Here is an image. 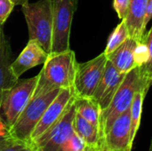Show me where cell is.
Wrapping results in <instances>:
<instances>
[{
  "mask_svg": "<svg viewBox=\"0 0 152 151\" xmlns=\"http://www.w3.org/2000/svg\"><path fill=\"white\" fill-rule=\"evenodd\" d=\"M74 51L50 53L37 75V82L32 97L55 89H74L77 67Z\"/></svg>",
  "mask_w": 152,
  "mask_h": 151,
  "instance_id": "1",
  "label": "cell"
},
{
  "mask_svg": "<svg viewBox=\"0 0 152 151\" xmlns=\"http://www.w3.org/2000/svg\"><path fill=\"white\" fill-rule=\"evenodd\" d=\"M141 90L148 92L140 68L136 67L126 73L122 84L116 92L110 105L101 112L99 135L100 140L109 132L114 121L130 109L135 93Z\"/></svg>",
  "mask_w": 152,
  "mask_h": 151,
  "instance_id": "2",
  "label": "cell"
},
{
  "mask_svg": "<svg viewBox=\"0 0 152 151\" xmlns=\"http://www.w3.org/2000/svg\"><path fill=\"white\" fill-rule=\"evenodd\" d=\"M30 40H36L50 53L53 41V15L49 0H38L21 5Z\"/></svg>",
  "mask_w": 152,
  "mask_h": 151,
  "instance_id": "3",
  "label": "cell"
},
{
  "mask_svg": "<svg viewBox=\"0 0 152 151\" xmlns=\"http://www.w3.org/2000/svg\"><path fill=\"white\" fill-rule=\"evenodd\" d=\"M61 89L31 97L15 123L10 127V133L15 141L29 142L30 136L47 107L58 95Z\"/></svg>",
  "mask_w": 152,
  "mask_h": 151,
  "instance_id": "4",
  "label": "cell"
},
{
  "mask_svg": "<svg viewBox=\"0 0 152 151\" xmlns=\"http://www.w3.org/2000/svg\"><path fill=\"white\" fill-rule=\"evenodd\" d=\"M53 15V41L51 53L70 49V29L78 0H49Z\"/></svg>",
  "mask_w": 152,
  "mask_h": 151,
  "instance_id": "5",
  "label": "cell"
},
{
  "mask_svg": "<svg viewBox=\"0 0 152 151\" xmlns=\"http://www.w3.org/2000/svg\"><path fill=\"white\" fill-rule=\"evenodd\" d=\"M37 82V76L21 80L19 79L12 87L3 94L0 102V117L9 127L15 123L31 99Z\"/></svg>",
  "mask_w": 152,
  "mask_h": 151,
  "instance_id": "6",
  "label": "cell"
},
{
  "mask_svg": "<svg viewBox=\"0 0 152 151\" xmlns=\"http://www.w3.org/2000/svg\"><path fill=\"white\" fill-rule=\"evenodd\" d=\"M75 97L61 118L41 136L30 142L34 151H59L66 141L74 133L76 116Z\"/></svg>",
  "mask_w": 152,
  "mask_h": 151,
  "instance_id": "7",
  "label": "cell"
},
{
  "mask_svg": "<svg viewBox=\"0 0 152 151\" xmlns=\"http://www.w3.org/2000/svg\"><path fill=\"white\" fill-rule=\"evenodd\" d=\"M107 61V55L102 53L86 62L77 63L74 81L76 97H93L104 73Z\"/></svg>",
  "mask_w": 152,
  "mask_h": 151,
  "instance_id": "8",
  "label": "cell"
},
{
  "mask_svg": "<svg viewBox=\"0 0 152 151\" xmlns=\"http://www.w3.org/2000/svg\"><path fill=\"white\" fill-rule=\"evenodd\" d=\"M130 109L119 116L99 142V151H132Z\"/></svg>",
  "mask_w": 152,
  "mask_h": 151,
  "instance_id": "9",
  "label": "cell"
},
{
  "mask_svg": "<svg viewBox=\"0 0 152 151\" xmlns=\"http://www.w3.org/2000/svg\"><path fill=\"white\" fill-rule=\"evenodd\" d=\"M74 97V89H61L58 95L47 107L40 121L35 127L30 136L29 143L41 136L61 118Z\"/></svg>",
  "mask_w": 152,
  "mask_h": 151,
  "instance_id": "10",
  "label": "cell"
},
{
  "mask_svg": "<svg viewBox=\"0 0 152 151\" xmlns=\"http://www.w3.org/2000/svg\"><path fill=\"white\" fill-rule=\"evenodd\" d=\"M126 75V73L119 71L109 60L107 61L104 73L92 97L99 104L102 110L110 105Z\"/></svg>",
  "mask_w": 152,
  "mask_h": 151,
  "instance_id": "11",
  "label": "cell"
},
{
  "mask_svg": "<svg viewBox=\"0 0 152 151\" xmlns=\"http://www.w3.org/2000/svg\"><path fill=\"white\" fill-rule=\"evenodd\" d=\"M48 54L49 53H46L36 40L28 39L26 47L21 51L17 59L11 63V71L12 75L17 79H20L21 75L27 70L44 64Z\"/></svg>",
  "mask_w": 152,
  "mask_h": 151,
  "instance_id": "12",
  "label": "cell"
},
{
  "mask_svg": "<svg viewBox=\"0 0 152 151\" xmlns=\"http://www.w3.org/2000/svg\"><path fill=\"white\" fill-rule=\"evenodd\" d=\"M147 0H131L126 16L123 19L126 24L129 36L142 42L145 36L144 19Z\"/></svg>",
  "mask_w": 152,
  "mask_h": 151,
  "instance_id": "13",
  "label": "cell"
},
{
  "mask_svg": "<svg viewBox=\"0 0 152 151\" xmlns=\"http://www.w3.org/2000/svg\"><path fill=\"white\" fill-rule=\"evenodd\" d=\"M11 46L6 39L2 26L0 27V102L3 94L12 87L17 79L11 71Z\"/></svg>",
  "mask_w": 152,
  "mask_h": 151,
  "instance_id": "14",
  "label": "cell"
},
{
  "mask_svg": "<svg viewBox=\"0 0 152 151\" xmlns=\"http://www.w3.org/2000/svg\"><path fill=\"white\" fill-rule=\"evenodd\" d=\"M139 42L132 37H128L115 51L107 55L108 60L121 72L127 73L136 68L134 53Z\"/></svg>",
  "mask_w": 152,
  "mask_h": 151,
  "instance_id": "15",
  "label": "cell"
},
{
  "mask_svg": "<svg viewBox=\"0 0 152 151\" xmlns=\"http://www.w3.org/2000/svg\"><path fill=\"white\" fill-rule=\"evenodd\" d=\"M75 105L77 113L99 130L102 112L99 104L93 98H82L75 96Z\"/></svg>",
  "mask_w": 152,
  "mask_h": 151,
  "instance_id": "16",
  "label": "cell"
},
{
  "mask_svg": "<svg viewBox=\"0 0 152 151\" xmlns=\"http://www.w3.org/2000/svg\"><path fill=\"white\" fill-rule=\"evenodd\" d=\"M73 126L74 131L85 141L86 146L98 147L100 140L98 128L94 126L77 113H76Z\"/></svg>",
  "mask_w": 152,
  "mask_h": 151,
  "instance_id": "17",
  "label": "cell"
},
{
  "mask_svg": "<svg viewBox=\"0 0 152 151\" xmlns=\"http://www.w3.org/2000/svg\"><path fill=\"white\" fill-rule=\"evenodd\" d=\"M148 92L145 90H141L137 92L134 97L133 102L130 107V117H131V133H130V142L134 145V142L141 124V117L142 112V103L144 98Z\"/></svg>",
  "mask_w": 152,
  "mask_h": 151,
  "instance_id": "18",
  "label": "cell"
},
{
  "mask_svg": "<svg viewBox=\"0 0 152 151\" xmlns=\"http://www.w3.org/2000/svg\"><path fill=\"white\" fill-rule=\"evenodd\" d=\"M128 37H129V32H128L125 20H122V21L115 28L113 32L110 34L108 39L106 48L103 53L106 55L111 53L118 46H120Z\"/></svg>",
  "mask_w": 152,
  "mask_h": 151,
  "instance_id": "19",
  "label": "cell"
},
{
  "mask_svg": "<svg viewBox=\"0 0 152 151\" xmlns=\"http://www.w3.org/2000/svg\"><path fill=\"white\" fill-rule=\"evenodd\" d=\"M143 40L148 46L150 56H149L148 61L144 65H142V67H139V68H140L141 74L144 79V82H145L147 87L150 89L151 85H152V26L150 31L147 33V35L144 36Z\"/></svg>",
  "mask_w": 152,
  "mask_h": 151,
  "instance_id": "20",
  "label": "cell"
},
{
  "mask_svg": "<svg viewBox=\"0 0 152 151\" xmlns=\"http://www.w3.org/2000/svg\"><path fill=\"white\" fill-rule=\"evenodd\" d=\"M86 143L85 141L74 132V133L61 147L59 151H86Z\"/></svg>",
  "mask_w": 152,
  "mask_h": 151,
  "instance_id": "21",
  "label": "cell"
},
{
  "mask_svg": "<svg viewBox=\"0 0 152 151\" xmlns=\"http://www.w3.org/2000/svg\"><path fill=\"white\" fill-rule=\"evenodd\" d=\"M149 56L150 53H149L148 46L144 42V40H142V42L138 43L134 53V62L136 67H142V65H144L148 61Z\"/></svg>",
  "mask_w": 152,
  "mask_h": 151,
  "instance_id": "22",
  "label": "cell"
},
{
  "mask_svg": "<svg viewBox=\"0 0 152 151\" xmlns=\"http://www.w3.org/2000/svg\"><path fill=\"white\" fill-rule=\"evenodd\" d=\"M15 142L10 133V127L0 117V150Z\"/></svg>",
  "mask_w": 152,
  "mask_h": 151,
  "instance_id": "23",
  "label": "cell"
},
{
  "mask_svg": "<svg viewBox=\"0 0 152 151\" xmlns=\"http://www.w3.org/2000/svg\"><path fill=\"white\" fill-rule=\"evenodd\" d=\"M14 7L11 0H0V25L2 26L10 16Z\"/></svg>",
  "mask_w": 152,
  "mask_h": 151,
  "instance_id": "24",
  "label": "cell"
},
{
  "mask_svg": "<svg viewBox=\"0 0 152 151\" xmlns=\"http://www.w3.org/2000/svg\"><path fill=\"white\" fill-rule=\"evenodd\" d=\"M130 2L131 0H114L113 1V7L116 12L118 13L119 19L123 20L126 16Z\"/></svg>",
  "mask_w": 152,
  "mask_h": 151,
  "instance_id": "25",
  "label": "cell"
},
{
  "mask_svg": "<svg viewBox=\"0 0 152 151\" xmlns=\"http://www.w3.org/2000/svg\"><path fill=\"white\" fill-rule=\"evenodd\" d=\"M0 151H34V150L29 142L15 141Z\"/></svg>",
  "mask_w": 152,
  "mask_h": 151,
  "instance_id": "26",
  "label": "cell"
},
{
  "mask_svg": "<svg viewBox=\"0 0 152 151\" xmlns=\"http://www.w3.org/2000/svg\"><path fill=\"white\" fill-rule=\"evenodd\" d=\"M152 18V0H147L146 4V13H145V19H144V27L146 28L149 21Z\"/></svg>",
  "mask_w": 152,
  "mask_h": 151,
  "instance_id": "27",
  "label": "cell"
},
{
  "mask_svg": "<svg viewBox=\"0 0 152 151\" xmlns=\"http://www.w3.org/2000/svg\"><path fill=\"white\" fill-rule=\"evenodd\" d=\"M14 5H23L28 3V0H11Z\"/></svg>",
  "mask_w": 152,
  "mask_h": 151,
  "instance_id": "28",
  "label": "cell"
},
{
  "mask_svg": "<svg viewBox=\"0 0 152 151\" xmlns=\"http://www.w3.org/2000/svg\"><path fill=\"white\" fill-rule=\"evenodd\" d=\"M86 151H99L98 147H91V146H86Z\"/></svg>",
  "mask_w": 152,
  "mask_h": 151,
  "instance_id": "29",
  "label": "cell"
},
{
  "mask_svg": "<svg viewBox=\"0 0 152 151\" xmlns=\"http://www.w3.org/2000/svg\"><path fill=\"white\" fill-rule=\"evenodd\" d=\"M148 151H152V138H151V143H150L149 150H148Z\"/></svg>",
  "mask_w": 152,
  "mask_h": 151,
  "instance_id": "30",
  "label": "cell"
},
{
  "mask_svg": "<svg viewBox=\"0 0 152 151\" xmlns=\"http://www.w3.org/2000/svg\"><path fill=\"white\" fill-rule=\"evenodd\" d=\"M0 27H1V25H0Z\"/></svg>",
  "mask_w": 152,
  "mask_h": 151,
  "instance_id": "31",
  "label": "cell"
}]
</instances>
